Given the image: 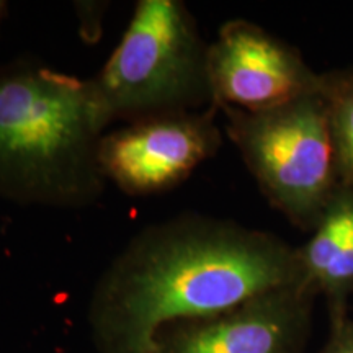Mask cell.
<instances>
[{"label":"cell","mask_w":353,"mask_h":353,"mask_svg":"<svg viewBox=\"0 0 353 353\" xmlns=\"http://www.w3.org/2000/svg\"><path fill=\"white\" fill-rule=\"evenodd\" d=\"M322 353H353V322L341 321Z\"/></svg>","instance_id":"7c38bea8"},{"label":"cell","mask_w":353,"mask_h":353,"mask_svg":"<svg viewBox=\"0 0 353 353\" xmlns=\"http://www.w3.org/2000/svg\"><path fill=\"white\" fill-rule=\"evenodd\" d=\"M352 219L353 195L339 187L327 210L314 226L312 237L306 245L298 249L303 286L312 294L319 291L322 281L341 254L350 231Z\"/></svg>","instance_id":"ba28073f"},{"label":"cell","mask_w":353,"mask_h":353,"mask_svg":"<svg viewBox=\"0 0 353 353\" xmlns=\"http://www.w3.org/2000/svg\"><path fill=\"white\" fill-rule=\"evenodd\" d=\"M219 112L226 117L228 136L273 208L296 226L314 229L341 187L324 92L260 112Z\"/></svg>","instance_id":"277c9868"},{"label":"cell","mask_w":353,"mask_h":353,"mask_svg":"<svg viewBox=\"0 0 353 353\" xmlns=\"http://www.w3.org/2000/svg\"><path fill=\"white\" fill-rule=\"evenodd\" d=\"M208 79L216 108L260 112L322 90V74L293 46L247 20L221 26L208 46Z\"/></svg>","instance_id":"8992f818"},{"label":"cell","mask_w":353,"mask_h":353,"mask_svg":"<svg viewBox=\"0 0 353 353\" xmlns=\"http://www.w3.org/2000/svg\"><path fill=\"white\" fill-rule=\"evenodd\" d=\"M216 107L126 123L105 132L99 162L107 182L130 196L170 192L219 151Z\"/></svg>","instance_id":"5b68a950"},{"label":"cell","mask_w":353,"mask_h":353,"mask_svg":"<svg viewBox=\"0 0 353 353\" xmlns=\"http://www.w3.org/2000/svg\"><path fill=\"white\" fill-rule=\"evenodd\" d=\"M303 285L298 249L270 232L198 213L136 234L101 273L88 322L99 353H152L180 321L231 311Z\"/></svg>","instance_id":"6da1fadb"},{"label":"cell","mask_w":353,"mask_h":353,"mask_svg":"<svg viewBox=\"0 0 353 353\" xmlns=\"http://www.w3.org/2000/svg\"><path fill=\"white\" fill-rule=\"evenodd\" d=\"M107 125L88 81L32 57L0 64V198L83 210L101 200Z\"/></svg>","instance_id":"7a4b0ae2"},{"label":"cell","mask_w":353,"mask_h":353,"mask_svg":"<svg viewBox=\"0 0 353 353\" xmlns=\"http://www.w3.org/2000/svg\"><path fill=\"white\" fill-rule=\"evenodd\" d=\"M341 187L353 195V69L322 76Z\"/></svg>","instance_id":"9c48e42d"},{"label":"cell","mask_w":353,"mask_h":353,"mask_svg":"<svg viewBox=\"0 0 353 353\" xmlns=\"http://www.w3.org/2000/svg\"><path fill=\"white\" fill-rule=\"evenodd\" d=\"M7 13H8V3L6 0H0V28H2L3 21H6Z\"/></svg>","instance_id":"4fadbf2b"},{"label":"cell","mask_w":353,"mask_h":353,"mask_svg":"<svg viewBox=\"0 0 353 353\" xmlns=\"http://www.w3.org/2000/svg\"><path fill=\"white\" fill-rule=\"evenodd\" d=\"M311 296L293 285L221 314L175 322L157 334L152 353H296Z\"/></svg>","instance_id":"52a82bcc"},{"label":"cell","mask_w":353,"mask_h":353,"mask_svg":"<svg viewBox=\"0 0 353 353\" xmlns=\"http://www.w3.org/2000/svg\"><path fill=\"white\" fill-rule=\"evenodd\" d=\"M208 46L182 0H139L125 33L88 79L105 125L213 105Z\"/></svg>","instance_id":"3957f363"},{"label":"cell","mask_w":353,"mask_h":353,"mask_svg":"<svg viewBox=\"0 0 353 353\" xmlns=\"http://www.w3.org/2000/svg\"><path fill=\"white\" fill-rule=\"evenodd\" d=\"M76 10L81 19V33L85 41H97L101 37V21L107 3L76 2Z\"/></svg>","instance_id":"8fae6325"},{"label":"cell","mask_w":353,"mask_h":353,"mask_svg":"<svg viewBox=\"0 0 353 353\" xmlns=\"http://www.w3.org/2000/svg\"><path fill=\"white\" fill-rule=\"evenodd\" d=\"M319 291L327 294L337 307L347 294L353 291V219L345 244H343L327 276L322 281Z\"/></svg>","instance_id":"30bf717a"}]
</instances>
